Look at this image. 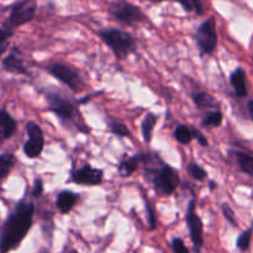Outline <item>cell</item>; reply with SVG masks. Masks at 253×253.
<instances>
[{
  "mask_svg": "<svg viewBox=\"0 0 253 253\" xmlns=\"http://www.w3.org/2000/svg\"><path fill=\"white\" fill-rule=\"evenodd\" d=\"M34 215V203L21 199L15 205L0 232V253H7L20 246L31 230Z\"/></svg>",
  "mask_w": 253,
  "mask_h": 253,
  "instance_id": "obj_1",
  "label": "cell"
},
{
  "mask_svg": "<svg viewBox=\"0 0 253 253\" xmlns=\"http://www.w3.org/2000/svg\"><path fill=\"white\" fill-rule=\"evenodd\" d=\"M98 35L101 41L113 51L116 58L121 61L127 58L130 54L136 52V48H137L135 37L124 30L108 27V29L99 30Z\"/></svg>",
  "mask_w": 253,
  "mask_h": 253,
  "instance_id": "obj_2",
  "label": "cell"
},
{
  "mask_svg": "<svg viewBox=\"0 0 253 253\" xmlns=\"http://www.w3.org/2000/svg\"><path fill=\"white\" fill-rule=\"evenodd\" d=\"M43 95L46 98L47 104H48V110L56 114L61 121H67V123H73L76 120L77 114L79 115V111H77L76 103L72 100L69 96L62 91L56 90V89H43Z\"/></svg>",
  "mask_w": 253,
  "mask_h": 253,
  "instance_id": "obj_3",
  "label": "cell"
},
{
  "mask_svg": "<svg viewBox=\"0 0 253 253\" xmlns=\"http://www.w3.org/2000/svg\"><path fill=\"white\" fill-rule=\"evenodd\" d=\"M108 12L115 21L124 25L138 24L147 20V16L141 7L127 1L114 2L108 9Z\"/></svg>",
  "mask_w": 253,
  "mask_h": 253,
  "instance_id": "obj_4",
  "label": "cell"
},
{
  "mask_svg": "<svg viewBox=\"0 0 253 253\" xmlns=\"http://www.w3.org/2000/svg\"><path fill=\"white\" fill-rule=\"evenodd\" d=\"M47 73L51 74L56 79H58L61 83L68 86L73 91H81L84 88V82L78 72L67 64L61 62H53L46 67Z\"/></svg>",
  "mask_w": 253,
  "mask_h": 253,
  "instance_id": "obj_5",
  "label": "cell"
},
{
  "mask_svg": "<svg viewBox=\"0 0 253 253\" xmlns=\"http://www.w3.org/2000/svg\"><path fill=\"white\" fill-rule=\"evenodd\" d=\"M152 183L156 192L160 195H172L179 185L180 178L174 168L169 165H163L155 172Z\"/></svg>",
  "mask_w": 253,
  "mask_h": 253,
  "instance_id": "obj_6",
  "label": "cell"
},
{
  "mask_svg": "<svg viewBox=\"0 0 253 253\" xmlns=\"http://www.w3.org/2000/svg\"><path fill=\"white\" fill-rule=\"evenodd\" d=\"M195 40L200 51L205 54H212L217 47V32L215 17H209L197 29Z\"/></svg>",
  "mask_w": 253,
  "mask_h": 253,
  "instance_id": "obj_7",
  "label": "cell"
},
{
  "mask_svg": "<svg viewBox=\"0 0 253 253\" xmlns=\"http://www.w3.org/2000/svg\"><path fill=\"white\" fill-rule=\"evenodd\" d=\"M188 229H189L190 240L197 253L202 252L204 246V232H203V221L199 215L197 214V202L195 199H190L187 208V216H185Z\"/></svg>",
  "mask_w": 253,
  "mask_h": 253,
  "instance_id": "obj_8",
  "label": "cell"
},
{
  "mask_svg": "<svg viewBox=\"0 0 253 253\" xmlns=\"http://www.w3.org/2000/svg\"><path fill=\"white\" fill-rule=\"evenodd\" d=\"M36 9L37 2L34 0H22V1L15 2L11 6L6 21L16 30L17 27L32 21L36 14Z\"/></svg>",
  "mask_w": 253,
  "mask_h": 253,
  "instance_id": "obj_9",
  "label": "cell"
},
{
  "mask_svg": "<svg viewBox=\"0 0 253 253\" xmlns=\"http://www.w3.org/2000/svg\"><path fill=\"white\" fill-rule=\"evenodd\" d=\"M26 132L29 138H27L26 142L24 143V147H22L25 156L30 160L39 158L44 147L43 131L36 123L29 121L26 124Z\"/></svg>",
  "mask_w": 253,
  "mask_h": 253,
  "instance_id": "obj_10",
  "label": "cell"
},
{
  "mask_svg": "<svg viewBox=\"0 0 253 253\" xmlns=\"http://www.w3.org/2000/svg\"><path fill=\"white\" fill-rule=\"evenodd\" d=\"M104 172L99 168L91 167L90 165H85L82 168L72 170L71 182L79 185H100L103 182Z\"/></svg>",
  "mask_w": 253,
  "mask_h": 253,
  "instance_id": "obj_11",
  "label": "cell"
},
{
  "mask_svg": "<svg viewBox=\"0 0 253 253\" xmlns=\"http://www.w3.org/2000/svg\"><path fill=\"white\" fill-rule=\"evenodd\" d=\"M1 66L4 71L9 72V73L20 74V76H30L29 68L26 67L21 56H20V52L17 48H14L6 57H4Z\"/></svg>",
  "mask_w": 253,
  "mask_h": 253,
  "instance_id": "obj_12",
  "label": "cell"
},
{
  "mask_svg": "<svg viewBox=\"0 0 253 253\" xmlns=\"http://www.w3.org/2000/svg\"><path fill=\"white\" fill-rule=\"evenodd\" d=\"M148 161H150V156L145 155V153H137V155L131 156V157L125 158V160H123L119 163V173L123 177H130V175H132L137 170L141 163H146Z\"/></svg>",
  "mask_w": 253,
  "mask_h": 253,
  "instance_id": "obj_13",
  "label": "cell"
},
{
  "mask_svg": "<svg viewBox=\"0 0 253 253\" xmlns=\"http://www.w3.org/2000/svg\"><path fill=\"white\" fill-rule=\"evenodd\" d=\"M79 200V195L71 190H62L56 199V207L61 214H68L73 210Z\"/></svg>",
  "mask_w": 253,
  "mask_h": 253,
  "instance_id": "obj_14",
  "label": "cell"
},
{
  "mask_svg": "<svg viewBox=\"0 0 253 253\" xmlns=\"http://www.w3.org/2000/svg\"><path fill=\"white\" fill-rule=\"evenodd\" d=\"M230 84L234 88L235 94H236L239 98H245L247 96V84H246V72L244 71V68L241 67H237L234 72L230 76Z\"/></svg>",
  "mask_w": 253,
  "mask_h": 253,
  "instance_id": "obj_15",
  "label": "cell"
},
{
  "mask_svg": "<svg viewBox=\"0 0 253 253\" xmlns=\"http://www.w3.org/2000/svg\"><path fill=\"white\" fill-rule=\"evenodd\" d=\"M17 130V123L5 109L0 108V131L4 140H9Z\"/></svg>",
  "mask_w": 253,
  "mask_h": 253,
  "instance_id": "obj_16",
  "label": "cell"
},
{
  "mask_svg": "<svg viewBox=\"0 0 253 253\" xmlns=\"http://www.w3.org/2000/svg\"><path fill=\"white\" fill-rule=\"evenodd\" d=\"M234 157L239 166L240 170L253 177V155L242 152V151H234Z\"/></svg>",
  "mask_w": 253,
  "mask_h": 253,
  "instance_id": "obj_17",
  "label": "cell"
},
{
  "mask_svg": "<svg viewBox=\"0 0 253 253\" xmlns=\"http://www.w3.org/2000/svg\"><path fill=\"white\" fill-rule=\"evenodd\" d=\"M192 99L197 108L199 109H210V108H216L217 104L216 99L212 95H210L207 91H195L192 94Z\"/></svg>",
  "mask_w": 253,
  "mask_h": 253,
  "instance_id": "obj_18",
  "label": "cell"
},
{
  "mask_svg": "<svg viewBox=\"0 0 253 253\" xmlns=\"http://www.w3.org/2000/svg\"><path fill=\"white\" fill-rule=\"evenodd\" d=\"M158 116L153 113H148L147 115L143 118L142 125H141V131H142V136L145 142L150 143L152 140L153 128H155L156 124H157Z\"/></svg>",
  "mask_w": 253,
  "mask_h": 253,
  "instance_id": "obj_19",
  "label": "cell"
},
{
  "mask_svg": "<svg viewBox=\"0 0 253 253\" xmlns=\"http://www.w3.org/2000/svg\"><path fill=\"white\" fill-rule=\"evenodd\" d=\"M15 163H16V158L11 153H1L0 155V182L9 177Z\"/></svg>",
  "mask_w": 253,
  "mask_h": 253,
  "instance_id": "obj_20",
  "label": "cell"
},
{
  "mask_svg": "<svg viewBox=\"0 0 253 253\" xmlns=\"http://www.w3.org/2000/svg\"><path fill=\"white\" fill-rule=\"evenodd\" d=\"M175 141L179 142L180 145H189L193 141V132L187 125H178L174 128V132H173Z\"/></svg>",
  "mask_w": 253,
  "mask_h": 253,
  "instance_id": "obj_21",
  "label": "cell"
},
{
  "mask_svg": "<svg viewBox=\"0 0 253 253\" xmlns=\"http://www.w3.org/2000/svg\"><path fill=\"white\" fill-rule=\"evenodd\" d=\"M178 4L184 9L185 12H195L199 16L205 14L204 2L200 1V0H183V1H179Z\"/></svg>",
  "mask_w": 253,
  "mask_h": 253,
  "instance_id": "obj_22",
  "label": "cell"
},
{
  "mask_svg": "<svg viewBox=\"0 0 253 253\" xmlns=\"http://www.w3.org/2000/svg\"><path fill=\"white\" fill-rule=\"evenodd\" d=\"M222 120H224V115L220 110L210 111L202 121V125L204 127H219L221 126Z\"/></svg>",
  "mask_w": 253,
  "mask_h": 253,
  "instance_id": "obj_23",
  "label": "cell"
},
{
  "mask_svg": "<svg viewBox=\"0 0 253 253\" xmlns=\"http://www.w3.org/2000/svg\"><path fill=\"white\" fill-rule=\"evenodd\" d=\"M109 127H110V131L114 133V135L119 136V137H127L130 136V131H128L127 126L124 123L119 120H110L109 121Z\"/></svg>",
  "mask_w": 253,
  "mask_h": 253,
  "instance_id": "obj_24",
  "label": "cell"
},
{
  "mask_svg": "<svg viewBox=\"0 0 253 253\" xmlns=\"http://www.w3.org/2000/svg\"><path fill=\"white\" fill-rule=\"evenodd\" d=\"M252 229L246 230L242 234H240V236L237 237L236 241V247L240 250L241 252H246L249 251L250 246H251V240H252Z\"/></svg>",
  "mask_w": 253,
  "mask_h": 253,
  "instance_id": "obj_25",
  "label": "cell"
},
{
  "mask_svg": "<svg viewBox=\"0 0 253 253\" xmlns=\"http://www.w3.org/2000/svg\"><path fill=\"white\" fill-rule=\"evenodd\" d=\"M187 170H188V173H189V175L193 178V179L199 180V182H202V180H204L205 178L208 177L207 170H205L203 167H200V166L198 165V163H195V162L189 163V165H188V167H187Z\"/></svg>",
  "mask_w": 253,
  "mask_h": 253,
  "instance_id": "obj_26",
  "label": "cell"
},
{
  "mask_svg": "<svg viewBox=\"0 0 253 253\" xmlns=\"http://www.w3.org/2000/svg\"><path fill=\"white\" fill-rule=\"evenodd\" d=\"M221 211L222 214H224L225 219H226V221L229 222L230 225H232L234 227H237L239 225H237V221H236V216H235V212L234 210L230 208L229 204H226V203H224V204L221 205Z\"/></svg>",
  "mask_w": 253,
  "mask_h": 253,
  "instance_id": "obj_27",
  "label": "cell"
},
{
  "mask_svg": "<svg viewBox=\"0 0 253 253\" xmlns=\"http://www.w3.org/2000/svg\"><path fill=\"white\" fill-rule=\"evenodd\" d=\"M146 211H147V224L148 229L155 230L157 227V217H156V211L152 205L146 202Z\"/></svg>",
  "mask_w": 253,
  "mask_h": 253,
  "instance_id": "obj_28",
  "label": "cell"
},
{
  "mask_svg": "<svg viewBox=\"0 0 253 253\" xmlns=\"http://www.w3.org/2000/svg\"><path fill=\"white\" fill-rule=\"evenodd\" d=\"M172 249H173V253H190L188 247L185 246L184 241L179 237H174L172 240Z\"/></svg>",
  "mask_w": 253,
  "mask_h": 253,
  "instance_id": "obj_29",
  "label": "cell"
},
{
  "mask_svg": "<svg viewBox=\"0 0 253 253\" xmlns=\"http://www.w3.org/2000/svg\"><path fill=\"white\" fill-rule=\"evenodd\" d=\"M42 194H43V182L41 178H36L34 182V187H32L31 195L34 198H40Z\"/></svg>",
  "mask_w": 253,
  "mask_h": 253,
  "instance_id": "obj_30",
  "label": "cell"
},
{
  "mask_svg": "<svg viewBox=\"0 0 253 253\" xmlns=\"http://www.w3.org/2000/svg\"><path fill=\"white\" fill-rule=\"evenodd\" d=\"M192 132H193V137L197 138V141L199 142L200 146H203V147H208V146H209V142H208L207 137H205V136L203 135L199 130H197V128H193Z\"/></svg>",
  "mask_w": 253,
  "mask_h": 253,
  "instance_id": "obj_31",
  "label": "cell"
},
{
  "mask_svg": "<svg viewBox=\"0 0 253 253\" xmlns=\"http://www.w3.org/2000/svg\"><path fill=\"white\" fill-rule=\"evenodd\" d=\"M247 110H249V114L250 116H251L252 121H253V99H251V100L247 103Z\"/></svg>",
  "mask_w": 253,
  "mask_h": 253,
  "instance_id": "obj_32",
  "label": "cell"
},
{
  "mask_svg": "<svg viewBox=\"0 0 253 253\" xmlns=\"http://www.w3.org/2000/svg\"><path fill=\"white\" fill-rule=\"evenodd\" d=\"M209 187H210V190H211V192H214V190L217 188L216 182H215V180H210V182H209Z\"/></svg>",
  "mask_w": 253,
  "mask_h": 253,
  "instance_id": "obj_33",
  "label": "cell"
},
{
  "mask_svg": "<svg viewBox=\"0 0 253 253\" xmlns=\"http://www.w3.org/2000/svg\"><path fill=\"white\" fill-rule=\"evenodd\" d=\"M2 141H4V137H2V133H1V131H0V143H1Z\"/></svg>",
  "mask_w": 253,
  "mask_h": 253,
  "instance_id": "obj_34",
  "label": "cell"
},
{
  "mask_svg": "<svg viewBox=\"0 0 253 253\" xmlns=\"http://www.w3.org/2000/svg\"><path fill=\"white\" fill-rule=\"evenodd\" d=\"M71 253H78V252H76V251H71Z\"/></svg>",
  "mask_w": 253,
  "mask_h": 253,
  "instance_id": "obj_35",
  "label": "cell"
},
{
  "mask_svg": "<svg viewBox=\"0 0 253 253\" xmlns=\"http://www.w3.org/2000/svg\"><path fill=\"white\" fill-rule=\"evenodd\" d=\"M42 253H47V252H42Z\"/></svg>",
  "mask_w": 253,
  "mask_h": 253,
  "instance_id": "obj_36",
  "label": "cell"
}]
</instances>
